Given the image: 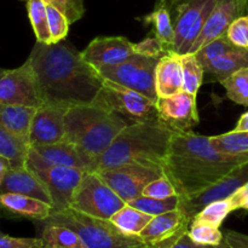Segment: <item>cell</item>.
I'll list each match as a JSON object with an SVG mask.
<instances>
[{
    "label": "cell",
    "mask_w": 248,
    "mask_h": 248,
    "mask_svg": "<svg viewBox=\"0 0 248 248\" xmlns=\"http://www.w3.org/2000/svg\"><path fill=\"white\" fill-rule=\"evenodd\" d=\"M44 104L72 108L91 104L104 79L70 43L36 41L28 57Z\"/></svg>",
    "instance_id": "obj_1"
},
{
    "label": "cell",
    "mask_w": 248,
    "mask_h": 248,
    "mask_svg": "<svg viewBox=\"0 0 248 248\" xmlns=\"http://www.w3.org/2000/svg\"><path fill=\"white\" fill-rule=\"evenodd\" d=\"M246 162L248 155L218 152L211 144L210 136L189 131L173 133L162 170L178 195L186 198L206 190Z\"/></svg>",
    "instance_id": "obj_2"
},
{
    "label": "cell",
    "mask_w": 248,
    "mask_h": 248,
    "mask_svg": "<svg viewBox=\"0 0 248 248\" xmlns=\"http://www.w3.org/2000/svg\"><path fill=\"white\" fill-rule=\"evenodd\" d=\"M173 133L157 119L130 124L92 164L90 171L99 172L132 162L162 167Z\"/></svg>",
    "instance_id": "obj_3"
},
{
    "label": "cell",
    "mask_w": 248,
    "mask_h": 248,
    "mask_svg": "<svg viewBox=\"0 0 248 248\" xmlns=\"http://www.w3.org/2000/svg\"><path fill=\"white\" fill-rule=\"evenodd\" d=\"M127 125L119 114L93 103L75 106L65 114V140L77 145L93 164Z\"/></svg>",
    "instance_id": "obj_4"
},
{
    "label": "cell",
    "mask_w": 248,
    "mask_h": 248,
    "mask_svg": "<svg viewBox=\"0 0 248 248\" xmlns=\"http://www.w3.org/2000/svg\"><path fill=\"white\" fill-rule=\"evenodd\" d=\"M43 222L74 230L87 248H148L140 236L125 235L110 220L84 215L72 207L55 211Z\"/></svg>",
    "instance_id": "obj_5"
},
{
    "label": "cell",
    "mask_w": 248,
    "mask_h": 248,
    "mask_svg": "<svg viewBox=\"0 0 248 248\" xmlns=\"http://www.w3.org/2000/svg\"><path fill=\"white\" fill-rule=\"evenodd\" d=\"M174 27V52H190L210 17L216 0H167Z\"/></svg>",
    "instance_id": "obj_6"
},
{
    "label": "cell",
    "mask_w": 248,
    "mask_h": 248,
    "mask_svg": "<svg viewBox=\"0 0 248 248\" xmlns=\"http://www.w3.org/2000/svg\"><path fill=\"white\" fill-rule=\"evenodd\" d=\"M126 205L125 201L92 171H85L70 207L84 215L109 220Z\"/></svg>",
    "instance_id": "obj_7"
},
{
    "label": "cell",
    "mask_w": 248,
    "mask_h": 248,
    "mask_svg": "<svg viewBox=\"0 0 248 248\" xmlns=\"http://www.w3.org/2000/svg\"><path fill=\"white\" fill-rule=\"evenodd\" d=\"M92 103L119 115L126 116L133 123L157 119L156 101L110 80L104 79L101 90Z\"/></svg>",
    "instance_id": "obj_8"
},
{
    "label": "cell",
    "mask_w": 248,
    "mask_h": 248,
    "mask_svg": "<svg viewBox=\"0 0 248 248\" xmlns=\"http://www.w3.org/2000/svg\"><path fill=\"white\" fill-rule=\"evenodd\" d=\"M159 60L157 57L140 53L121 64L103 67L97 70L103 79L135 90L153 101H157L155 91V69Z\"/></svg>",
    "instance_id": "obj_9"
},
{
    "label": "cell",
    "mask_w": 248,
    "mask_h": 248,
    "mask_svg": "<svg viewBox=\"0 0 248 248\" xmlns=\"http://www.w3.org/2000/svg\"><path fill=\"white\" fill-rule=\"evenodd\" d=\"M96 173L127 203L142 195L144 188L150 182L164 176V170L154 165L132 162Z\"/></svg>",
    "instance_id": "obj_10"
},
{
    "label": "cell",
    "mask_w": 248,
    "mask_h": 248,
    "mask_svg": "<svg viewBox=\"0 0 248 248\" xmlns=\"http://www.w3.org/2000/svg\"><path fill=\"white\" fill-rule=\"evenodd\" d=\"M0 103L39 108L44 104L35 74L28 61L0 78Z\"/></svg>",
    "instance_id": "obj_11"
},
{
    "label": "cell",
    "mask_w": 248,
    "mask_h": 248,
    "mask_svg": "<svg viewBox=\"0 0 248 248\" xmlns=\"http://www.w3.org/2000/svg\"><path fill=\"white\" fill-rule=\"evenodd\" d=\"M31 170L43 179L50 193L52 212L70 207L85 170L64 166H43Z\"/></svg>",
    "instance_id": "obj_12"
},
{
    "label": "cell",
    "mask_w": 248,
    "mask_h": 248,
    "mask_svg": "<svg viewBox=\"0 0 248 248\" xmlns=\"http://www.w3.org/2000/svg\"><path fill=\"white\" fill-rule=\"evenodd\" d=\"M157 120L173 132H189L199 125L196 97L182 91L169 98H157Z\"/></svg>",
    "instance_id": "obj_13"
},
{
    "label": "cell",
    "mask_w": 248,
    "mask_h": 248,
    "mask_svg": "<svg viewBox=\"0 0 248 248\" xmlns=\"http://www.w3.org/2000/svg\"><path fill=\"white\" fill-rule=\"evenodd\" d=\"M191 219L181 207L155 216L138 236L148 248H170L189 229Z\"/></svg>",
    "instance_id": "obj_14"
},
{
    "label": "cell",
    "mask_w": 248,
    "mask_h": 248,
    "mask_svg": "<svg viewBox=\"0 0 248 248\" xmlns=\"http://www.w3.org/2000/svg\"><path fill=\"white\" fill-rule=\"evenodd\" d=\"M91 160L75 144L62 140L55 144L29 147L27 166L31 169L43 166H64L89 171Z\"/></svg>",
    "instance_id": "obj_15"
},
{
    "label": "cell",
    "mask_w": 248,
    "mask_h": 248,
    "mask_svg": "<svg viewBox=\"0 0 248 248\" xmlns=\"http://www.w3.org/2000/svg\"><path fill=\"white\" fill-rule=\"evenodd\" d=\"M137 55L138 44L131 43L125 36H99L81 52L84 60L96 69L121 64Z\"/></svg>",
    "instance_id": "obj_16"
},
{
    "label": "cell",
    "mask_w": 248,
    "mask_h": 248,
    "mask_svg": "<svg viewBox=\"0 0 248 248\" xmlns=\"http://www.w3.org/2000/svg\"><path fill=\"white\" fill-rule=\"evenodd\" d=\"M248 182V162L237 166L232 170L230 173L223 177L220 181L211 186L206 190L195 195L181 198V206L179 207L183 210V212L188 216L190 219L195 217L206 205L217 200L229 198L232 194L239 188H241L244 184Z\"/></svg>",
    "instance_id": "obj_17"
},
{
    "label": "cell",
    "mask_w": 248,
    "mask_h": 248,
    "mask_svg": "<svg viewBox=\"0 0 248 248\" xmlns=\"http://www.w3.org/2000/svg\"><path fill=\"white\" fill-rule=\"evenodd\" d=\"M67 108L43 104L35 110L29 130V147L47 145L65 140Z\"/></svg>",
    "instance_id": "obj_18"
},
{
    "label": "cell",
    "mask_w": 248,
    "mask_h": 248,
    "mask_svg": "<svg viewBox=\"0 0 248 248\" xmlns=\"http://www.w3.org/2000/svg\"><path fill=\"white\" fill-rule=\"evenodd\" d=\"M247 14L248 0H216L210 17L189 53H196L208 43L225 35L230 24Z\"/></svg>",
    "instance_id": "obj_19"
},
{
    "label": "cell",
    "mask_w": 248,
    "mask_h": 248,
    "mask_svg": "<svg viewBox=\"0 0 248 248\" xmlns=\"http://www.w3.org/2000/svg\"><path fill=\"white\" fill-rule=\"evenodd\" d=\"M14 193L31 196L52 206V199L43 179L28 166L11 167L0 188V194Z\"/></svg>",
    "instance_id": "obj_20"
},
{
    "label": "cell",
    "mask_w": 248,
    "mask_h": 248,
    "mask_svg": "<svg viewBox=\"0 0 248 248\" xmlns=\"http://www.w3.org/2000/svg\"><path fill=\"white\" fill-rule=\"evenodd\" d=\"M155 91L157 98H169L184 91L178 53H167L159 60L155 69Z\"/></svg>",
    "instance_id": "obj_21"
},
{
    "label": "cell",
    "mask_w": 248,
    "mask_h": 248,
    "mask_svg": "<svg viewBox=\"0 0 248 248\" xmlns=\"http://www.w3.org/2000/svg\"><path fill=\"white\" fill-rule=\"evenodd\" d=\"M138 19L142 21L144 26H152L154 38L164 46L167 52H174L173 19L167 0H159L150 14Z\"/></svg>",
    "instance_id": "obj_22"
},
{
    "label": "cell",
    "mask_w": 248,
    "mask_h": 248,
    "mask_svg": "<svg viewBox=\"0 0 248 248\" xmlns=\"http://www.w3.org/2000/svg\"><path fill=\"white\" fill-rule=\"evenodd\" d=\"M0 206L14 215L41 222L47 219L52 212V206L50 203L14 193L0 194Z\"/></svg>",
    "instance_id": "obj_23"
},
{
    "label": "cell",
    "mask_w": 248,
    "mask_h": 248,
    "mask_svg": "<svg viewBox=\"0 0 248 248\" xmlns=\"http://www.w3.org/2000/svg\"><path fill=\"white\" fill-rule=\"evenodd\" d=\"M36 109L38 108L0 103V124L28 143L31 119Z\"/></svg>",
    "instance_id": "obj_24"
},
{
    "label": "cell",
    "mask_w": 248,
    "mask_h": 248,
    "mask_svg": "<svg viewBox=\"0 0 248 248\" xmlns=\"http://www.w3.org/2000/svg\"><path fill=\"white\" fill-rule=\"evenodd\" d=\"M248 67V50L236 47L235 50L224 53L208 63L203 69L205 73L213 75L216 81L222 82L230 75Z\"/></svg>",
    "instance_id": "obj_25"
},
{
    "label": "cell",
    "mask_w": 248,
    "mask_h": 248,
    "mask_svg": "<svg viewBox=\"0 0 248 248\" xmlns=\"http://www.w3.org/2000/svg\"><path fill=\"white\" fill-rule=\"evenodd\" d=\"M152 219L153 216L147 215L126 203L123 208L114 213L109 220L125 235L138 236Z\"/></svg>",
    "instance_id": "obj_26"
},
{
    "label": "cell",
    "mask_w": 248,
    "mask_h": 248,
    "mask_svg": "<svg viewBox=\"0 0 248 248\" xmlns=\"http://www.w3.org/2000/svg\"><path fill=\"white\" fill-rule=\"evenodd\" d=\"M44 224L40 236L43 248H87L74 230L51 223Z\"/></svg>",
    "instance_id": "obj_27"
},
{
    "label": "cell",
    "mask_w": 248,
    "mask_h": 248,
    "mask_svg": "<svg viewBox=\"0 0 248 248\" xmlns=\"http://www.w3.org/2000/svg\"><path fill=\"white\" fill-rule=\"evenodd\" d=\"M29 144L0 124V155L7 157L11 167L27 166Z\"/></svg>",
    "instance_id": "obj_28"
},
{
    "label": "cell",
    "mask_w": 248,
    "mask_h": 248,
    "mask_svg": "<svg viewBox=\"0 0 248 248\" xmlns=\"http://www.w3.org/2000/svg\"><path fill=\"white\" fill-rule=\"evenodd\" d=\"M26 2L28 18L35 34L36 41L43 44H53L48 27L47 9L45 0H23Z\"/></svg>",
    "instance_id": "obj_29"
},
{
    "label": "cell",
    "mask_w": 248,
    "mask_h": 248,
    "mask_svg": "<svg viewBox=\"0 0 248 248\" xmlns=\"http://www.w3.org/2000/svg\"><path fill=\"white\" fill-rule=\"evenodd\" d=\"M178 56L183 73V90L196 97L203 82L205 69L195 53H178Z\"/></svg>",
    "instance_id": "obj_30"
},
{
    "label": "cell",
    "mask_w": 248,
    "mask_h": 248,
    "mask_svg": "<svg viewBox=\"0 0 248 248\" xmlns=\"http://www.w3.org/2000/svg\"><path fill=\"white\" fill-rule=\"evenodd\" d=\"M216 150L229 155H248V132L222 133L210 137Z\"/></svg>",
    "instance_id": "obj_31"
},
{
    "label": "cell",
    "mask_w": 248,
    "mask_h": 248,
    "mask_svg": "<svg viewBox=\"0 0 248 248\" xmlns=\"http://www.w3.org/2000/svg\"><path fill=\"white\" fill-rule=\"evenodd\" d=\"M127 203L137 208V210L147 213V215L155 217V216L162 215V213L179 208V206H181V196L174 195L167 199H154L149 198V196L140 195Z\"/></svg>",
    "instance_id": "obj_32"
},
{
    "label": "cell",
    "mask_w": 248,
    "mask_h": 248,
    "mask_svg": "<svg viewBox=\"0 0 248 248\" xmlns=\"http://www.w3.org/2000/svg\"><path fill=\"white\" fill-rule=\"evenodd\" d=\"M234 211L235 210L229 198L213 201V202L206 205L198 215H195L191 222L205 223V224L219 228L225 220V218Z\"/></svg>",
    "instance_id": "obj_33"
},
{
    "label": "cell",
    "mask_w": 248,
    "mask_h": 248,
    "mask_svg": "<svg viewBox=\"0 0 248 248\" xmlns=\"http://www.w3.org/2000/svg\"><path fill=\"white\" fill-rule=\"evenodd\" d=\"M220 84L227 91V97L234 103L248 107V78L244 69L234 73Z\"/></svg>",
    "instance_id": "obj_34"
},
{
    "label": "cell",
    "mask_w": 248,
    "mask_h": 248,
    "mask_svg": "<svg viewBox=\"0 0 248 248\" xmlns=\"http://www.w3.org/2000/svg\"><path fill=\"white\" fill-rule=\"evenodd\" d=\"M188 235L194 242L205 246H219L224 242V234L219 228L205 224V223L190 222Z\"/></svg>",
    "instance_id": "obj_35"
},
{
    "label": "cell",
    "mask_w": 248,
    "mask_h": 248,
    "mask_svg": "<svg viewBox=\"0 0 248 248\" xmlns=\"http://www.w3.org/2000/svg\"><path fill=\"white\" fill-rule=\"evenodd\" d=\"M236 47L237 46H235L234 44H232L228 40L227 36L223 35L220 36V38H217L213 41H211V43H208L207 45L203 46V47L200 48L195 55L196 57L199 58L201 64H202V67L205 68L208 63L215 61L216 58L220 57V56L229 52V51L235 50Z\"/></svg>",
    "instance_id": "obj_36"
},
{
    "label": "cell",
    "mask_w": 248,
    "mask_h": 248,
    "mask_svg": "<svg viewBox=\"0 0 248 248\" xmlns=\"http://www.w3.org/2000/svg\"><path fill=\"white\" fill-rule=\"evenodd\" d=\"M46 9H47L48 27H50L51 36H52V43L56 44L63 41L69 33V21L62 12L58 11L52 5L46 4Z\"/></svg>",
    "instance_id": "obj_37"
},
{
    "label": "cell",
    "mask_w": 248,
    "mask_h": 248,
    "mask_svg": "<svg viewBox=\"0 0 248 248\" xmlns=\"http://www.w3.org/2000/svg\"><path fill=\"white\" fill-rule=\"evenodd\" d=\"M45 2L62 12L70 24L81 19L85 14V0H45Z\"/></svg>",
    "instance_id": "obj_38"
},
{
    "label": "cell",
    "mask_w": 248,
    "mask_h": 248,
    "mask_svg": "<svg viewBox=\"0 0 248 248\" xmlns=\"http://www.w3.org/2000/svg\"><path fill=\"white\" fill-rule=\"evenodd\" d=\"M225 36L237 47L248 50V15L235 19L228 28Z\"/></svg>",
    "instance_id": "obj_39"
},
{
    "label": "cell",
    "mask_w": 248,
    "mask_h": 248,
    "mask_svg": "<svg viewBox=\"0 0 248 248\" xmlns=\"http://www.w3.org/2000/svg\"><path fill=\"white\" fill-rule=\"evenodd\" d=\"M142 195L154 199H167L171 196L178 195L176 186L172 184L167 176H161L160 178L150 182L143 190Z\"/></svg>",
    "instance_id": "obj_40"
},
{
    "label": "cell",
    "mask_w": 248,
    "mask_h": 248,
    "mask_svg": "<svg viewBox=\"0 0 248 248\" xmlns=\"http://www.w3.org/2000/svg\"><path fill=\"white\" fill-rule=\"evenodd\" d=\"M0 248H43L40 237H12L0 232Z\"/></svg>",
    "instance_id": "obj_41"
},
{
    "label": "cell",
    "mask_w": 248,
    "mask_h": 248,
    "mask_svg": "<svg viewBox=\"0 0 248 248\" xmlns=\"http://www.w3.org/2000/svg\"><path fill=\"white\" fill-rule=\"evenodd\" d=\"M235 211L245 210L248 211V182L237 189L234 194L229 196Z\"/></svg>",
    "instance_id": "obj_42"
},
{
    "label": "cell",
    "mask_w": 248,
    "mask_h": 248,
    "mask_svg": "<svg viewBox=\"0 0 248 248\" xmlns=\"http://www.w3.org/2000/svg\"><path fill=\"white\" fill-rule=\"evenodd\" d=\"M224 240L230 248H248V235L228 230L224 234Z\"/></svg>",
    "instance_id": "obj_43"
},
{
    "label": "cell",
    "mask_w": 248,
    "mask_h": 248,
    "mask_svg": "<svg viewBox=\"0 0 248 248\" xmlns=\"http://www.w3.org/2000/svg\"><path fill=\"white\" fill-rule=\"evenodd\" d=\"M170 248H230V247L229 245L225 242V240L223 244L219 245V246H205V245L196 244V242H194L193 240L189 237L188 232H186L183 236L179 237V239L177 240V241L174 242V244Z\"/></svg>",
    "instance_id": "obj_44"
},
{
    "label": "cell",
    "mask_w": 248,
    "mask_h": 248,
    "mask_svg": "<svg viewBox=\"0 0 248 248\" xmlns=\"http://www.w3.org/2000/svg\"><path fill=\"white\" fill-rule=\"evenodd\" d=\"M11 169V162L7 157L0 155V188H1V184L4 182L5 177H6L7 172Z\"/></svg>",
    "instance_id": "obj_45"
},
{
    "label": "cell",
    "mask_w": 248,
    "mask_h": 248,
    "mask_svg": "<svg viewBox=\"0 0 248 248\" xmlns=\"http://www.w3.org/2000/svg\"><path fill=\"white\" fill-rule=\"evenodd\" d=\"M232 132H248V111L242 114Z\"/></svg>",
    "instance_id": "obj_46"
},
{
    "label": "cell",
    "mask_w": 248,
    "mask_h": 248,
    "mask_svg": "<svg viewBox=\"0 0 248 248\" xmlns=\"http://www.w3.org/2000/svg\"><path fill=\"white\" fill-rule=\"evenodd\" d=\"M5 72H6V69H4V68H0V78L5 74Z\"/></svg>",
    "instance_id": "obj_47"
},
{
    "label": "cell",
    "mask_w": 248,
    "mask_h": 248,
    "mask_svg": "<svg viewBox=\"0 0 248 248\" xmlns=\"http://www.w3.org/2000/svg\"><path fill=\"white\" fill-rule=\"evenodd\" d=\"M245 72H246V75H247V78H248V67L245 68Z\"/></svg>",
    "instance_id": "obj_48"
},
{
    "label": "cell",
    "mask_w": 248,
    "mask_h": 248,
    "mask_svg": "<svg viewBox=\"0 0 248 248\" xmlns=\"http://www.w3.org/2000/svg\"><path fill=\"white\" fill-rule=\"evenodd\" d=\"M247 15H248V14H247Z\"/></svg>",
    "instance_id": "obj_49"
}]
</instances>
